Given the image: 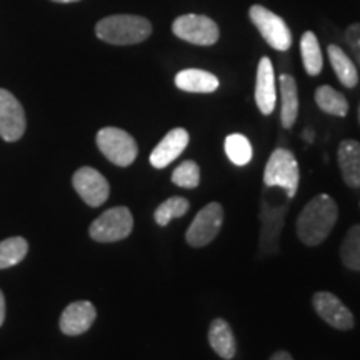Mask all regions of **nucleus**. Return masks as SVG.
Returning a JSON list of instances; mask_svg holds the SVG:
<instances>
[{
    "label": "nucleus",
    "instance_id": "obj_1",
    "mask_svg": "<svg viewBox=\"0 0 360 360\" xmlns=\"http://www.w3.org/2000/svg\"><path fill=\"white\" fill-rule=\"evenodd\" d=\"M337 219L339 207L335 200L327 193H321L314 197L300 212L295 224L297 236L307 247L321 245L334 231Z\"/></svg>",
    "mask_w": 360,
    "mask_h": 360
},
{
    "label": "nucleus",
    "instance_id": "obj_2",
    "mask_svg": "<svg viewBox=\"0 0 360 360\" xmlns=\"http://www.w3.org/2000/svg\"><path fill=\"white\" fill-rule=\"evenodd\" d=\"M96 35L110 45H135L150 37L152 24L146 17L117 13L97 22Z\"/></svg>",
    "mask_w": 360,
    "mask_h": 360
},
{
    "label": "nucleus",
    "instance_id": "obj_3",
    "mask_svg": "<svg viewBox=\"0 0 360 360\" xmlns=\"http://www.w3.org/2000/svg\"><path fill=\"white\" fill-rule=\"evenodd\" d=\"M264 182L267 187H282L289 199L295 197L300 182L299 162L295 155L287 148H276L265 165Z\"/></svg>",
    "mask_w": 360,
    "mask_h": 360
},
{
    "label": "nucleus",
    "instance_id": "obj_4",
    "mask_svg": "<svg viewBox=\"0 0 360 360\" xmlns=\"http://www.w3.org/2000/svg\"><path fill=\"white\" fill-rule=\"evenodd\" d=\"M98 150L119 167H129L137 159V142L129 132L117 127H103L96 137Z\"/></svg>",
    "mask_w": 360,
    "mask_h": 360
},
{
    "label": "nucleus",
    "instance_id": "obj_5",
    "mask_svg": "<svg viewBox=\"0 0 360 360\" xmlns=\"http://www.w3.org/2000/svg\"><path fill=\"white\" fill-rule=\"evenodd\" d=\"M134 229V217L127 207H114L105 210L90 225V237L96 242H117L130 236Z\"/></svg>",
    "mask_w": 360,
    "mask_h": 360
},
{
    "label": "nucleus",
    "instance_id": "obj_6",
    "mask_svg": "<svg viewBox=\"0 0 360 360\" xmlns=\"http://www.w3.org/2000/svg\"><path fill=\"white\" fill-rule=\"evenodd\" d=\"M172 32L177 39L193 45H214L220 37L219 25L207 15L186 13L174 20Z\"/></svg>",
    "mask_w": 360,
    "mask_h": 360
},
{
    "label": "nucleus",
    "instance_id": "obj_7",
    "mask_svg": "<svg viewBox=\"0 0 360 360\" xmlns=\"http://www.w3.org/2000/svg\"><path fill=\"white\" fill-rule=\"evenodd\" d=\"M249 17L270 47L278 52L289 51L292 45V32L282 17L262 6H252Z\"/></svg>",
    "mask_w": 360,
    "mask_h": 360
},
{
    "label": "nucleus",
    "instance_id": "obj_8",
    "mask_svg": "<svg viewBox=\"0 0 360 360\" xmlns=\"http://www.w3.org/2000/svg\"><path fill=\"white\" fill-rule=\"evenodd\" d=\"M224 222V209L219 202L207 204L199 214L195 215L193 222L186 233V240L191 247H205L219 236Z\"/></svg>",
    "mask_w": 360,
    "mask_h": 360
},
{
    "label": "nucleus",
    "instance_id": "obj_9",
    "mask_svg": "<svg viewBox=\"0 0 360 360\" xmlns=\"http://www.w3.org/2000/svg\"><path fill=\"white\" fill-rule=\"evenodd\" d=\"M312 305L319 317L337 330H352L355 326L354 314L330 292H317L312 297Z\"/></svg>",
    "mask_w": 360,
    "mask_h": 360
},
{
    "label": "nucleus",
    "instance_id": "obj_10",
    "mask_svg": "<svg viewBox=\"0 0 360 360\" xmlns=\"http://www.w3.org/2000/svg\"><path fill=\"white\" fill-rule=\"evenodd\" d=\"M75 192L90 207H101L110 195V186L107 179L92 167H82L72 177Z\"/></svg>",
    "mask_w": 360,
    "mask_h": 360
},
{
    "label": "nucleus",
    "instance_id": "obj_11",
    "mask_svg": "<svg viewBox=\"0 0 360 360\" xmlns=\"http://www.w3.org/2000/svg\"><path fill=\"white\" fill-rule=\"evenodd\" d=\"M25 112L22 103L6 89H0V137L17 142L25 132Z\"/></svg>",
    "mask_w": 360,
    "mask_h": 360
},
{
    "label": "nucleus",
    "instance_id": "obj_12",
    "mask_svg": "<svg viewBox=\"0 0 360 360\" xmlns=\"http://www.w3.org/2000/svg\"><path fill=\"white\" fill-rule=\"evenodd\" d=\"M255 103L264 115H270L276 110V74H274V65L269 57H262L259 62L257 77H255Z\"/></svg>",
    "mask_w": 360,
    "mask_h": 360
},
{
    "label": "nucleus",
    "instance_id": "obj_13",
    "mask_svg": "<svg viewBox=\"0 0 360 360\" xmlns=\"http://www.w3.org/2000/svg\"><path fill=\"white\" fill-rule=\"evenodd\" d=\"M188 132L186 129H174L165 135L162 141L157 143V147L152 150L150 154V164L155 169H165L167 165L172 164L174 160H177V157L182 155V152L186 150L188 146Z\"/></svg>",
    "mask_w": 360,
    "mask_h": 360
},
{
    "label": "nucleus",
    "instance_id": "obj_14",
    "mask_svg": "<svg viewBox=\"0 0 360 360\" xmlns=\"http://www.w3.org/2000/svg\"><path fill=\"white\" fill-rule=\"evenodd\" d=\"M97 319V310L87 300L67 305L60 317V330L65 335H80L87 332Z\"/></svg>",
    "mask_w": 360,
    "mask_h": 360
},
{
    "label": "nucleus",
    "instance_id": "obj_15",
    "mask_svg": "<svg viewBox=\"0 0 360 360\" xmlns=\"http://www.w3.org/2000/svg\"><path fill=\"white\" fill-rule=\"evenodd\" d=\"M339 167L344 177V182L349 187L359 188L360 187V142L354 139H345L340 142L339 152Z\"/></svg>",
    "mask_w": 360,
    "mask_h": 360
},
{
    "label": "nucleus",
    "instance_id": "obj_16",
    "mask_svg": "<svg viewBox=\"0 0 360 360\" xmlns=\"http://www.w3.org/2000/svg\"><path fill=\"white\" fill-rule=\"evenodd\" d=\"M219 79L202 69H186L175 75V87L191 94H210L219 89Z\"/></svg>",
    "mask_w": 360,
    "mask_h": 360
},
{
    "label": "nucleus",
    "instance_id": "obj_17",
    "mask_svg": "<svg viewBox=\"0 0 360 360\" xmlns=\"http://www.w3.org/2000/svg\"><path fill=\"white\" fill-rule=\"evenodd\" d=\"M278 89H281V120L283 129L294 127L297 115H299V90H297L295 79L289 74H282L278 77Z\"/></svg>",
    "mask_w": 360,
    "mask_h": 360
},
{
    "label": "nucleus",
    "instance_id": "obj_18",
    "mask_svg": "<svg viewBox=\"0 0 360 360\" xmlns=\"http://www.w3.org/2000/svg\"><path fill=\"white\" fill-rule=\"evenodd\" d=\"M209 342L214 352L225 360L236 357L237 344L231 326L224 319H215L209 328Z\"/></svg>",
    "mask_w": 360,
    "mask_h": 360
},
{
    "label": "nucleus",
    "instance_id": "obj_19",
    "mask_svg": "<svg viewBox=\"0 0 360 360\" xmlns=\"http://www.w3.org/2000/svg\"><path fill=\"white\" fill-rule=\"evenodd\" d=\"M327 53L332 69H334L340 84L347 89H354L359 84V72L357 67L354 65V62L350 60V57L335 44L328 45Z\"/></svg>",
    "mask_w": 360,
    "mask_h": 360
},
{
    "label": "nucleus",
    "instance_id": "obj_20",
    "mask_svg": "<svg viewBox=\"0 0 360 360\" xmlns=\"http://www.w3.org/2000/svg\"><path fill=\"white\" fill-rule=\"evenodd\" d=\"M315 103L321 110L328 115L345 117L349 114V102L344 94L335 90L330 85H322L315 90Z\"/></svg>",
    "mask_w": 360,
    "mask_h": 360
},
{
    "label": "nucleus",
    "instance_id": "obj_21",
    "mask_svg": "<svg viewBox=\"0 0 360 360\" xmlns=\"http://www.w3.org/2000/svg\"><path fill=\"white\" fill-rule=\"evenodd\" d=\"M300 53H302L304 69L310 77H315L322 72L323 67V57L319 40L315 37L314 32H305L300 39Z\"/></svg>",
    "mask_w": 360,
    "mask_h": 360
},
{
    "label": "nucleus",
    "instance_id": "obj_22",
    "mask_svg": "<svg viewBox=\"0 0 360 360\" xmlns=\"http://www.w3.org/2000/svg\"><path fill=\"white\" fill-rule=\"evenodd\" d=\"M225 154H227L232 164L242 167V165H247L252 160L254 150H252L249 139L245 135L231 134L225 139Z\"/></svg>",
    "mask_w": 360,
    "mask_h": 360
},
{
    "label": "nucleus",
    "instance_id": "obj_23",
    "mask_svg": "<svg viewBox=\"0 0 360 360\" xmlns=\"http://www.w3.org/2000/svg\"><path fill=\"white\" fill-rule=\"evenodd\" d=\"M27 252H29V244L22 237H11L0 242V270L22 262Z\"/></svg>",
    "mask_w": 360,
    "mask_h": 360
},
{
    "label": "nucleus",
    "instance_id": "obj_24",
    "mask_svg": "<svg viewBox=\"0 0 360 360\" xmlns=\"http://www.w3.org/2000/svg\"><path fill=\"white\" fill-rule=\"evenodd\" d=\"M340 259L350 270L360 272V225H354L340 247Z\"/></svg>",
    "mask_w": 360,
    "mask_h": 360
},
{
    "label": "nucleus",
    "instance_id": "obj_25",
    "mask_svg": "<svg viewBox=\"0 0 360 360\" xmlns=\"http://www.w3.org/2000/svg\"><path fill=\"white\" fill-rule=\"evenodd\" d=\"M188 207H191V204H188V200L184 199V197H170V199L162 202V204L155 209V222L159 224L160 227H165V225H169L170 220L186 215Z\"/></svg>",
    "mask_w": 360,
    "mask_h": 360
},
{
    "label": "nucleus",
    "instance_id": "obj_26",
    "mask_svg": "<svg viewBox=\"0 0 360 360\" xmlns=\"http://www.w3.org/2000/svg\"><path fill=\"white\" fill-rule=\"evenodd\" d=\"M172 182L177 187L184 188H195L200 184V167L197 162L186 160L174 170Z\"/></svg>",
    "mask_w": 360,
    "mask_h": 360
},
{
    "label": "nucleus",
    "instance_id": "obj_27",
    "mask_svg": "<svg viewBox=\"0 0 360 360\" xmlns=\"http://www.w3.org/2000/svg\"><path fill=\"white\" fill-rule=\"evenodd\" d=\"M345 42L349 44L355 60L360 65V24H352L345 30Z\"/></svg>",
    "mask_w": 360,
    "mask_h": 360
},
{
    "label": "nucleus",
    "instance_id": "obj_28",
    "mask_svg": "<svg viewBox=\"0 0 360 360\" xmlns=\"http://www.w3.org/2000/svg\"><path fill=\"white\" fill-rule=\"evenodd\" d=\"M270 360H294V357H292L287 350H278V352H276L270 357Z\"/></svg>",
    "mask_w": 360,
    "mask_h": 360
},
{
    "label": "nucleus",
    "instance_id": "obj_29",
    "mask_svg": "<svg viewBox=\"0 0 360 360\" xmlns=\"http://www.w3.org/2000/svg\"><path fill=\"white\" fill-rule=\"evenodd\" d=\"M4 321H6V297H4L2 290H0V327H2Z\"/></svg>",
    "mask_w": 360,
    "mask_h": 360
},
{
    "label": "nucleus",
    "instance_id": "obj_30",
    "mask_svg": "<svg viewBox=\"0 0 360 360\" xmlns=\"http://www.w3.org/2000/svg\"><path fill=\"white\" fill-rule=\"evenodd\" d=\"M52 2H57V4H72V2H79V0H52Z\"/></svg>",
    "mask_w": 360,
    "mask_h": 360
},
{
    "label": "nucleus",
    "instance_id": "obj_31",
    "mask_svg": "<svg viewBox=\"0 0 360 360\" xmlns=\"http://www.w3.org/2000/svg\"><path fill=\"white\" fill-rule=\"evenodd\" d=\"M359 122H360V103H359Z\"/></svg>",
    "mask_w": 360,
    "mask_h": 360
}]
</instances>
